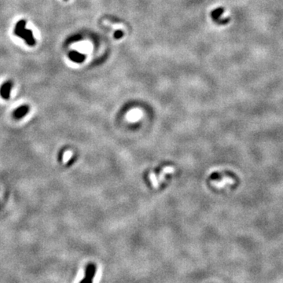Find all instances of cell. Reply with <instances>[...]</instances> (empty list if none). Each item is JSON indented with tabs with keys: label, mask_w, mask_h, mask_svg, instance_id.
Returning a JSON list of instances; mask_svg holds the SVG:
<instances>
[{
	"label": "cell",
	"mask_w": 283,
	"mask_h": 283,
	"mask_svg": "<svg viewBox=\"0 0 283 283\" xmlns=\"http://www.w3.org/2000/svg\"><path fill=\"white\" fill-rule=\"evenodd\" d=\"M223 13H224V9L222 8V7H219L217 9H214V10L212 11L211 16H212V18L213 19V20H215V21H216L219 24H221V25H225V24H227L230 21V18L227 17V18L221 19V16H222Z\"/></svg>",
	"instance_id": "1"
},
{
	"label": "cell",
	"mask_w": 283,
	"mask_h": 283,
	"mask_svg": "<svg viewBox=\"0 0 283 283\" xmlns=\"http://www.w3.org/2000/svg\"><path fill=\"white\" fill-rule=\"evenodd\" d=\"M12 84L11 81H7L6 83L2 84L0 87V95L3 99H9L10 96V91L12 89Z\"/></svg>",
	"instance_id": "2"
},
{
	"label": "cell",
	"mask_w": 283,
	"mask_h": 283,
	"mask_svg": "<svg viewBox=\"0 0 283 283\" xmlns=\"http://www.w3.org/2000/svg\"><path fill=\"white\" fill-rule=\"evenodd\" d=\"M25 26H26V21H25V20H19L18 22L17 23L15 28H14V33H15V35L23 39L24 35H25V30H26Z\"/></svg>",
	"instance_id": "3"
},
{
	"label": "cell",
	"mask_w": 283,
	"mask_h": 283,
	"mask_svg": "<svg viewBox=\"0 0 283 283\" xmlns=\"http://www.w3.org/2000/svg\"><path fill=\"white\" fill-rule=\"evenodd\" d=\"M29 111V106L28 105H23L21 106L18 107L17 109L14 112V117L15 119H20L24 117Z\"/></svg>",
	"instance_id": "4"
},
{
	"label": "cell",
	"mask_w": 283,
	"mask_h": 283,
	"mask_svg": "<svg viewBox=\"0 0 283 283\" xmlns=\"http://www.w3.org/2000/svg\"><path fill=\"white\" fill-rule=\"evenodd\" d=\"M23 39H25V42L27 43V44L28 46H35L36 44V39L34 38V36H33V32L31 29H26L25 30V35H24V37Z\"/></svg>",
	"instance_id": "5"
},
{
	"label": "cell",
	"mask_w": 283,
	"mask_h": 283,
	"mask_svg": "<svg viewBox=\"0 0 283 283\" xmlns=\"http://www.w3.org/2000/svg\"><path fill=\"white\" fill-rule=\"evenodd\" d=\"M68 57H69V58L73 61H76V62H81L85 59V56L84 55H80L79 53L76 52V51H72V52L69 53V55H68Z\"/></svg>",
	"instance_id": "6"
},
{
	"label": "cell",
	"mask_w": 283,
	"mask_h": 283,
	"mask_svg": "<svg viewBox=\"0 0 283 283\" xmlns=\"http://www.w3.org/2000/svg\"><path fill=\"white\" fill-rule=\"evenodd\" d=\"M149 178H150V181H151L153 186L155 187V188H157L159 186L160 182H159L158 178L156 177V175L154 174V172H151V173H150V175H149Z\"/></svg>",
	"instance_id": "7"
},
{
	"label": "cell",
	"mask_w": 283,
	"mask_h": 283,
	"mask_svg": "<svg viewBox=\"0 0 283 283\" xmlns=\"http://www.w3.org/2000/svg\"><path fill=\"white\" fill-rule=\"evenodd\" d=\"M84 275H85V272H84V268H80L78 272V274H77L76 279H75V281L74 282H80L82 279H84Z\"/></svg>",
	"instance_id": "8"
},
{
	"label": "cell",
	"mask_w": 283,
	"mask_h": 283,
	"mask_svg": "<svg viewBox=\"0 0 283 283\" xmlns=\"http://www.w3.org/2000/svg\"><path fill=\"white\" fill-rule=\"evenodd\" d=\"M101 278H102V268L98 267L97 272H96V274L95 275V278L93 279V282H98Z\"/></svg>",
	"instance_id": "9"
},
{
	"label": "cell",
	"mask_w": 283,
	"mask_h": 283,
	"mask_svg": "<svg viewBox=\"0 0 283 283\" xmlns=\"http://www.w3.org/2000/svg\"><path fill=\"white\" fill-rule=\"evenodd\" d=\"M72 156H73V153H72V152H71V151H66L65 153V154H64V156H63V161H64V162H65V163L68 162V161L71 159Z\"/></svg>",
	"instance_id": "10"
},
{
	"label": "cell",
	"mask_w": 283,
	"mask_h": 283,
	"mask_svg": "<svg viewBox=\"0 0 283 283\" xmlns=\"http://www.w3.org/2000/svg\"><path fill=\"white\" fill-rule=\"evenodd\" d=\"M174 171H175L174 168H173V167H171V166L165 167V168L162 170V172H163L164 174H172V173L174 172Z\"/></svg>",
	"instance_id": "11"
},
{
	"label": "cell",
	"mask_w": 283,
	"mask_h": 283,
	"mask_svg": "<svg viewBox=\"0 0 283 283\" xmlns=\"http://www.w3.org/2000/svg\"><path fill=\"white\" fill-rule=\"evenodd\" d=\"M123 36H124V33H123L122 31H120V30H117V31L114 33V37H115L116 39L122 38Z\"/></svg>",
	"instance_id": "12"
},
{
	"label": "cell",
	"mask_w": 283,
	"mask_h": 283,
	"mask_svg": "<svg viewBox=\"0 0 283 283\" xmlns=\"http://www.w3.org/2000/svg\"><path fill=\"white\" fill-rule=\"evenodd\" d=\"M165 175L166 174H164L163 172H161V173H160L158 176V180L160 183H161V182H163L164 180V179H165Z\"/></svg>",
	"instance_id": "13"
},
{
	"label": "cell",
	"mask_w": 283,
	"mask_h": 283,
	"mask_svg": "<svg viewBox=\"0 0 283 283\" xmlns=\"http://www.w3.org/2000/svg\"><path fill=\"white\" fill-rule=\"evenodd\" d=\"M65 1H66V0H65Z\"/></svg>",
	"instance_id": "14"
}]
</instances>
